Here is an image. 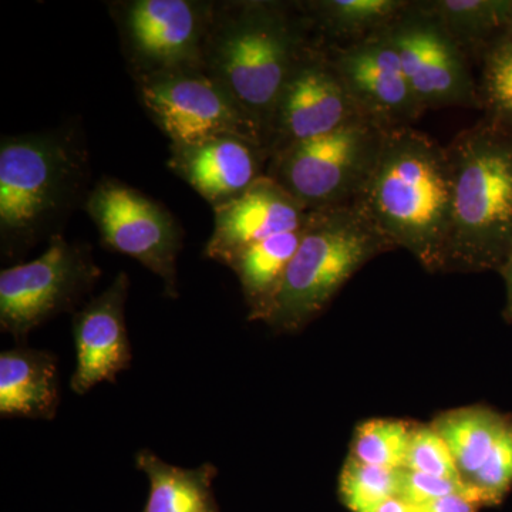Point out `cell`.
Returning a JSON list of instances; mask_svg holds the SVG:
<instances>
[{"label":"cell","mask_w":512,"mask_h":512,"mask_svg":"<svg viewBox=\"0 0 512 512\" xmlns=\"http://www.w3.org/2000/svg\"><path fill=\"white\" fill-rule=\"evenodd\" d=\"M511 420L487 407H466L441 414L431 427L446 441L468 485L493 453Z\"/></svg>","instance_id":"cell-21"},{"label":"cell","mask_w":512,"mask_h":512,"mask_svg":"<svg viewBox=\"0 0 512 512\" xmlns=\"http://www.w3.org/2000/svg\"><path fill=\"white\" fill-rule=\"evenodd\" d=\"M467 484L463 481L448 480V478L429 476V474L416 473V471L402 470L400 473L399 495L406 503L420 507V505L439 500L458 491L466 490Z\"/></svg>","instance_id":"cell-28"},{"label":"cell","mask_w":512,"mask_h":512,"mask_svg":"<svg viewBox=\"0 0 512 512\" xmlns=\"http://www.w3.org/2000/svg\"><path fill=\"white\" fill-rule=\"evenodd\" d=\"M214 231L204 256L228 265L242 249L303 227L308 211L268 175L235 200L214 210Z\"/></svg>","instance_id":"cell-16"},{"label":"cell","mask_w":512,"mask_h":512,"mask_svg":"<svg viewBox=\"0 0 512 512\" xmlns=\"http://www.w3.org/2000/svg\"><path fill=\"white\" fill-rule=\"evenodd\" d=\"M355 204L394 247L427 271H443L453 207L446 146L413 126L389 128Z\"/></svg>","instance_id":"cell-1"},{"label":"cell","mask_w":512,"mask_h":512,"mask_svg":"<svg viewBox=\"0 0 512 512\" xmlns=\"http://www.w3.org/2000/svg\"><path fill=\"white\" fill-rule=\"evenodd\" d=\"M478 106L484 117L512 128V45L495 43L481 59Z\"/></svg>","instance_id":"cell-25"},{"label":"cell","mask_w":512,"mask_h":512,"mask_svg":"<svg viewBox=\"0 0 512 512\" xmlns=\"http://www.w3.org/2000/svg\"><path fill=\"white\" fill-rule=\"evenodd\" d=\"M362 117L325 47L315 42L296 64L276 101L266 150L271 157L276 151L332 133Z\"/></svg>","instance_id":"cell-12"},{"label":"cell","mask_w":512,"mask_h":512,"mask_svg":"<svg viewBox=\"0 0 512 512\" xmlns=\"http://www.w3.org/2000/svg\"><path fill=\"white\" fill-rule=\"evenodd\" d=\"M138 100L171 146L234 136L265 146L264 134L238 101L204 69L134 79Z\"/></svg>","instance_id":"cell-10"},{"label":"cell","mask_w":512,"mask_h":512,"mask_svg":"<svg viewBox=\"0 0 512 512\" xmlns=\"http://www.w3.org/2000/svg\"><path fill=\"white\" fill-rule=\"evenodd\" d=\"M409 0H309L301 2L313 37L323 47H343L377 35L400 18Z\"/></svg>","instance_id":"cell-18"},{"label":"cell","mask_w":512,"mask_h":512,"mask_svg":"<svg viewBox=\"0 0 512 512\" xmlns=\"http://www.w3.org/2000/svg\"><path fill=\"white\" fill-rule=\"evenodd\" d=\"M57 356L49 350L13 348L0 353V414L53 420L60 404Z\"/></svg>","instance_id":"cell-17"},{"label":"cell","mask_w":512,"mask_h":512,"mask_svg":"<svg viewBox=\"0 0 512 512\" xmlns=\"http://www.w3.org/2000/svg\"><path fill=\"white\" fill-rule=\"evenodd\" d=\"M404 470L463 481L446 441L431 426L413 427Z\"/></svg>","instance_id":"cell-26"},{"label":"cell","mask_w":512,"mask_h":512,"mask_svg":"<svg viewBox=\"0 0 512 512\" xmlns=\"http://www.w3.org/2000/svg\"><path fill=\"white\" fill-rule=\"evenodd\" d=\"M315 42L301 2H217L204 69L258 124L266 143L286 80Z\"/></svg>","instance_id":"cell-3"},{"label":"cell","mask_w":512,"mask_h":512,"mask_svg":"<svg viewBox=\"0 0 512 512\" xmlns=\"http://www.w3.org/2000/svg\"><path fill=\"white\" fill-rule=\"evenodd\" d=\"M130 278L119 272L109 288L73 313L76 369L70 379L73 393L84 396L117 376L133 363V349L126 326V302Z\"/></svg>","instance_id":"cell-14"},{"label":"cell","mask_w":512,"mask_h":512,"mask_svg":"<svg viewBox=\"0 0 512 512\" xmlns=\"http://www.w3.org/2000/svg\"><path fill=\"white\" fill-rule=\"evenodd\" d=\"M303 227L272 235L242 249L227 265L238 276L249 308V320H261L271 305L286 269L301 245Z\"/></svg>","instance_id":"cell-20"},{"label":"cell","mask_w":512,"mask_h":512,"mask_svg":"<svg viewBox=\"0 0 512 512\" xmlns=\"http://www.w3.org/2000/svg\"><path fill=\"white\" fill-rule=\"evenodd\" d=\"M483 507L485 505L481 498L474 493V490L467 487L466 490L430 501V503L416 508L417 512H478Z\"/></svg>","instance_id":"cell-29"},{"label":"cell","mask_w":512,"mask_h":512,"mask_svg":"<svg viewBox=\"0 0 512 512\" xmlns=\"http://www.w3.org/2000/svg\"><path fill=\"white\" fill-rule=\"evenodd\" d=\"M136 467L150 483L147 503L141 512H221L214 494V480L218 476L214 464L177 467L143 448L137 453Z\"/></svg>","instance_id":"cell-19"},{"label":"cell","mask_w":512,"mask_h":512,"mask_svg":"<svg viewBox=\"0 0 512 512\" xmlns=\"http://www.w3.org/2000/svg\"><path fill=\"white\" fill-rule=\"evenodd\" d=\"M501 40H504V42L507 43H511L512 45V6L510 13H508L507 23H505L504 33L503 37H501Z\"/></svg>","instance_id":"cell-32"},{"label":"cell","mask_w":512,"mask_h":512,"mask_svg":"<svg viewBox=\"0 0 512 512\" xmlns=\"http://www.w3.org/2000/svg\"><path fill=\"white\" fill-rule=\"evenodd\" d=\"M446 147L453 207L443 271H500L512 248V128L483 117Z\"/></svg>","instance_id":"cell-4"},{"label":"cell","mask_w":512,"mask_h":512,"mask_svg":"<svg viewBox=\"0 0 512 512\" xmlns=\"http://www.w3.org/2000/svg\"><path fill=\"white\" fill-rule=\"evenodd\" d=\"M215 8L217 2L202 0L110 3L133 79L174 70L204 69Z\"/></svg>","instance_id":"cell-8"},{"label":"cell","mask_w":512,"mask_h":512,"mask_svg":"<svg viewBox=\"0 0 512 512\" xmlns=\"http://www.w3.org/2000/svg\"><path fill=\"white\" fill-rule=\"evenodd\" d=\"M373 512H417V508L400 497H392L380 504Z\"/></svg>","instance_id":"cell-31"},{"label":"cell","mask_w":512,"mask_h":512,"mask_svg":"<svg viewBox=\"0 0 512 512\" xmlns=\"http://www.w3.org/2000/svg\"><path fill=\"white\" fill-rule=\"evenodd\" d=\"M501 275L504 276L505 286H507V303H505L504 318L507 322L512 323V248L507 259H505L504 265L501 266Z\"/></svg>","instance_id":"cell-30"},{"label":"cell","mask_w":512,"mask_h":512,"mask_svg":"<svg viewBox=\"0 0 512 512\" xmlns=\"http://www.w3.org/2000/svg\"><path fill=\"white\" fill-rule=\"evenodd\" d=\"M485 507L500 504L512 490V420L484 466L467 485Z\"/></svg>","instance_id":"cell-27"},{"label":"cell","mask_w":512,"mask_h":512,"mask_svg":"<svg viewBox=\"0 0 512 512\" xmlns=\"http://www.w3.org/2000/svg\"><path fill=\"white\" fill-rule=\"evenodd\" d=\"M90 156L79 128L2 136L0 248L2 258L25 256L63 225L89 197Z\"/></svg>","instance_id":"cell-2"},{"label":"cell","mask_w":512,"mask_h":512,"mask_svg":"<svg viewBox=\"0 0 512 512\" xmlns=\"http://www.w3.org/2000/svg\"><path fill=\"white\" fill-rule=\"evenodd\" d=\"M402 470L370 466L349 456L340 471V501L349 511L373 512L384 501L399 495Z\"/></svg>","instance_id":"cell-24"},{"label":"cell","mask_w":512,"mask_h":512,"mask_svg":"<svg viewBox=\"0 0 512 512\" xmlns=\"http://www.w3.org/2000/svg\"><path fill=\"white\" fill-rule=\"evenodd\" d=\"M424 110L478 106L470 59L423 2H410L386 30Z\"/></svg>","instance_id":"cell-11"},{"label":"cell","mask_w":512,"mask_h":512,"mask_svg":"<svg viewBox=\"0 0 512 512\" xmlns=\"http://www.w3.org/2000/svg\"><path fill=\"white\" fill-rule=\"evenodd\" d=\"M386 30L353 45L325 50L366 119L384 128L413 126L426 110L414 96Z\"/></svg>","instance_id":"cell-13"},{"label":"cell","mask_w":512,"mask_h":512,"mask_svg":"<svg viewBox=\"0 0 512 512\" xmlns=\"http://www.w3.org/2000/svg\"><path fill=\"white\" fill-rule=\"evenodd\" d=\"M168 168L198 192L212 210L235 200L266 175L269 153L247 138L222 136L171 146Z\"/></svg>","instance_id":"cell-15"},{"label":"cell","mask_w":512,"mask_h":512,"mask_svg":"<svg viewBox=\"0 0 512 512\" xmlns=\"http://www.w3.org/2000/svg\"><path fill=\"white\" fill-rule=\"evenodd\" d=\"M389 128L356 119L269 158L266 175L306 211L355 204L375 170Z\"/></svg>","instance_id":"cell-6"},{"label":"cell","mask_w":512,"mask_h":512,"mask_svg":"<svg viewBox=\"0 0 512 512\" xmlns=\"http://www.w3.org/2000/svg\"><path fill=\"white\" fill-rule=\"evenodd\" d=\"M393 249L356 204L308 211L301 245L261 320L276 332H299L367 262Z\"/></svg>","instance_id":"cell-5"},{"label":"cell","mask_w":512,"mask_h":512,"mask_svg":"<svg viewBox=\"0 0 512 512\" xmlns=\"http://www.w3.org/2000/svg\"><path fill=\"white\" fill-rule=\"evenodd\" d=\"M470 62L503 37L512 0H423Z\"/></svg>","instance_id":"cell-22"},{"label":"cell","mask_w":512,"mask_h":512,"mask_svg":"<svg viewBox=\"0 0 512 512\" xmlns=\"http://www.w3.org/2000/svg\"><path fill=\"white\" fill-rule=\"evenodd\" d=\"M83 208L104 248L136 259L157 275L168 298L180 296L177 261L184 231L167 207L117 178L104 177L90 190Z\"/></svg>","instance_id":"cell-9"},{"label":"cell","mask_w":512,"mask_h":512,"mask_svg":"<svg viewBox=\"0 0 512 512\" xmlns=\"http://www.w3.org/2000/svg\"><path fill=\"white\" fill-rule=\"evenodd\" d=\"M412 433L413 427L404 421L367 420L355 431L350 457L370 466L402 470Z\"/></svg>","instance_id":"cell-23"},{"label":"cell","mask_w":512,"mask_h":512,"mask_svg":"<svg viewBox=\"0 0 512 512\" xmlns=\"http://www.w3.org/2000/svg\"><path fill=\"white\" fill-rule=\"evenodd\" d=\"M47 242L39 258L0 272V329L18 343L60 313L76 312L103 275L90 244L63 234Z\"/></svg>","instance_id":"cell-7"}]
</instances>
